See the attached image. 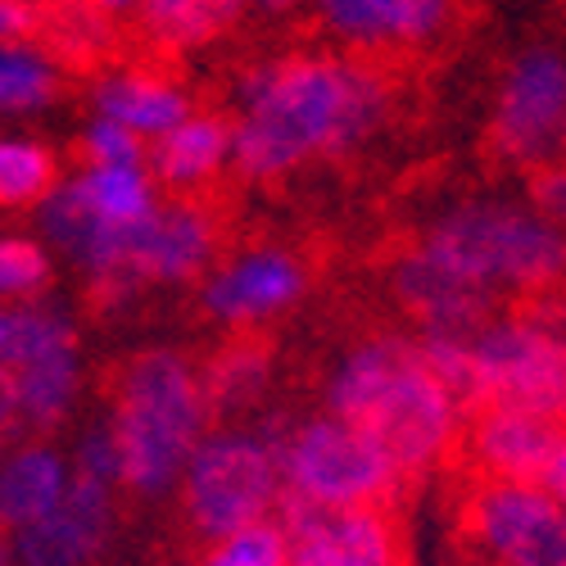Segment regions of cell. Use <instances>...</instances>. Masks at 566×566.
<instances>
[{"label":"cell","mask_w":566,"mask_h":566,"mask_svg":"<svg viewBox=\"0 0 566 566\" xmlns=\"http://www.w3.org/2000/svg\"><path fill=\"white\" fill-rule=\"evenodd\" d=\"M231 168L272 181L358 150L390 114V82L358 55H272L231 82Z\"/></svg>","instance_id":"6da1fadb"},{"label":"cell","mask_w":566,"mask_h":566,"mask_svg":"<svg viewBox=\"0 0 566 566\" xmlns=\"http://www.w3.org/2000/svg\"><path fill=\"white\" fill-rule=\"evenodd\" d=\"M326 408L371 431L403 476L440 462L467 417L453 390L427 367L421 340L408 336L358 340L326 381Z\"/></svg>","instance_id":"7a4b0ae2"},{"label":"cell","mask_w":566,"mask_h":566,"mask_svg":"<svg viewBox=\"0 0 566 566\" xmlns=\"http://www.w3.org/2000/svg\"><path fill=\"white\" fill-rule=\"evenodd\" d=\"M213 403L200 367L177 349H140L114 381L109 427L123 453V485L164 494L186 476L196 449L213 436Z\"/></svg>","instance_id":"3957f363"},{"label":"cell","mask_w":566,"mask_h":566,"mask_svg":"<svg viewBox=\"0 0 566 566\" xmlns=\"http://www.w3.org/2000/svg\"><path fill=\"white\" fill-rule=\"evenodd\" d=\"M417 250L490 300L499 291H544L566 276V227L535 205L499 196L444 209L421 231Z\"/></svg>","instance_id":"277c9868"},{"label":"cell","mask_w":566,"mask_h":566,"mask_svg":"<svg viewBox=\"0 0 566 566\" xmlns=\"http://www.w3.org/2000/svg\"><path fill=\"white\" fill-rule=\"evenodd\" d=\"M281 471H286L291 494L326 512L386 507L403 481V467L386 453V444L336 412L308 417L286 431V440H281Z\"/></svg>","instance_id":"5b68a950"},{"label":"cell","mask_w":566,"mask_h":566,"mask_svg":"<svg viewBox=\"0 0 566 566\" xmlns=\"http://www.w3.org/2000/svg\"><path fill=\"white\" fill-rule=\"evenodd\" d=\"M186 490V516L191 526L222 544L231 535H241L259 522H268V512L281 507L286 494V471H281V453L254 436V431H213L191 467L181 476Z\"/></svg>","instance_id":"8992f818"},{"label":"cell","mask_w":566,"mask_h":566,"mask_svg":"<svg viewBox=\"0 0 566 566\" xmlns=\"http://www.w3.org/2000/svg\"><path fill=\"white\" fill-rule=\"evenodd\" d=\"M471 349L481 381L476 408H526L566 427V336L557 326L544 317H494Z\"/></svg>","instance_id":"52a82bcc"},{"label":"cell","mask_w":566,"mask_h":566,"mask_svg":"<svg viewBox=\"0 0 566 566\" xmlns=\"http://www.w3.org/2000/svg\"><path fill=\"white\" fill-rule=\"evenodd\" d=\"M490 140L507 164L539 172L566 159V55L557 45H531L503 69Z\"/></svg>","instance_id":"ba28073f"},{"label":"cell","mask_w":566,"mask_h":566,"mask_svg":"<svg viewBox=\"0 0 566 566\" xmlns=\"http://www.w3.org/2000/svg\"><path fill=\"white\" fill-rule=\"evenodd\" d=\"M462 516L499 566H566V507L539 485L481 481Z\"/></svg>","instance_id":"9c48e42d"},{"label":"cell","mask_w":566,"mask_h":566,"mask_svg":"<svg viewBox=\"0 0 566 566\" xmlns=\"http://www.w3.org/2000/svg\"><path fill=\"white\" fill-rule=\"evenodd\" d=\"M308 291V268L286 245H250L222 259L200 281V308L222 326H259L295 308Z\"/></svg>","instance_id":"30bf717a"},{"label":"cell","mask_w":566,"mask_h":566,"mask_svg":"<svg viewBox=\"0 0 566 566\" xmlns=\"http://www.w3.org/2000/svg\"><path fill=\"white\" fill-rule=\"evenodd\" d=\"M562 431L566 427H557V421H548L539 412L490 403V408H476L467 421V458L485 481L539 485L553 453H557Z\"/></svg>","instance_id":"8fae6325"},{"label":"cell","mask_w":566,"mask_h":566,"mask_svg":"<svg viewBox=\"0 0 566 566\" xmlns=\"http://www.w3.org/2000/svg\"><path fill=\"white\" fill-rule=\"evenodd\" d=\"M399 304L421 322V336H462L476 340L485 326L494 322V300L481 295L476 286H467L440 263H431L417 245L403 250L390 268Z\"/></svg>","instance_id":"7c38bea8"},{"label":"cell","mask_w":566,"mask_h":566,"mask_svg":"<svg viewBox=\"0 0 566 566\" xmlns=\"http://www.w3.org/2000/svg\"><path fill=\"white\" fill-rule=\"evenodd\" d=\"M218 254V222L213 213L191 200L172 196L146 227V245H140V286H177V281L209 276Z\"/></svg>","instance_id":"4fadbf2b"},{"label":"cell","mask_w":566,"mask_h":566,"mask_svg":"<svg viewBox=\"0 0 566 566\" xmlns=\"http://www.w3.org/2000/svg\"><path fill=\"white\" fill-rule=\"evenodd\" d=\"M313 6L317 19L354 51L427 45L453 14V0H313Z\"/></svg>","instance_id":"5bb4252c"},{"label":"cell","mask_w":566,"mask_h":566,"mask_svg":"<svg viewBox=\"0 0 566 566\" xmlns=\"http://www.w3.org/2000/svg\"><path fill=\"white\" fill-rule=\"evenodd\" d=\"M109 535V490L73 481L69 499L41 516L36 526L14 531V548L23 566H82Z\"/></svg>","instance_id":"9a60e30c"},{"label":"cell","mask_w":566,"mask_h":566,"mask_svg":"<svg viewBox=\"0 0 566 566\" xmlns=\"http://www.w3.org/2000/svg\"><path fill=\"white\" fill-rule=\"evenodd\" d=\"M91 114L114 118L127 132H136L146 146H155L159 136L181 127L196 109L186 86H177L172 77H159L150 69H118L91 86Z\"/></svg>","instance_id":"2e32d148"},{"label":"cell","mask_w":566,"mask_h":566,"mask_svg":"<svg viewBox=\"0 0 566 566\" xmlns=\"http://www.w3.org/2000/svg\"><path fill=\"white\" fill-rule=\"evenodd\" d=\"M82 386L77 349L36 358L28 367L0 371V412H6V431H51L69 417Z\"/></svg>","instance_id":"e0dca14e"},{"label":"cell","mask_w":566,"mask_h":566,"mask_svg":"<svg viewBox=\"0 0 566 566\" xmlns=\"http://www.w3.org/2000/svg\"><path fill=\"white\" fill-rule=\"evenodd\" d=\"M231 118L222 114H191L181 127H172L168 136H159L150 146V177L168 191L186 196V191H200L205 181H213L222 168H231Z\"/></svg>","instance_id":"ac0fdd59"},{"label":"cell","mask_w":566,"mask_h":566,"mask_svg":"<svg viewBox=\"0 0 566 566\" xmlns=\"http://www.w3.org/2000/svg\"><path fill=\"white\" fill-rule=\"evenodd\" d=\"M73 462L51 444H23L10 453L0 476V512L10 531H28L41 516H51L73 490Z\"/></svg>","instance_id":"d6986e66"},{"label":"cell","mask_w":566,"mask_h":566,"mask_svg":"<svg viewBox=\"0 0 566 566\" xmlns=\"http://www.w3.org/2000/svg\"><path fill=\"white\" fill-rule=\"evenodd\" d=\"M60 186L91 222H105V227H140L164 209L159 181L150 177V168H86L82 164Z\"/></svg>","instance_id":"ffe728a7"},{"label":"cell","mask_w":566,"mask_h":566,"mask_svg":"<svg viewBox=\"0 0 566 566\" xmlns=\"http://www.w3.org/2000/svg\"><path fill=\"white\" fill-rule=\"evenodd\" d=\"M245 6L250 0H146L136 19L164 51H196V45L218 41L245 14Z\"/></svg>","instance_id":"44dd1931"},{"label":"cell","mask_w":566,"mask_h":566,"mask_svg":"<svg viewBox=\"0 0 566 566\" xmlns=\"http://www.w3.org/2000/svg\"><path fill=\"white\" fill-rule=\"evenodd\" d=\"M64 349H77V326L69 308H60L55 300L6 304V313H0V363H6V371Z\"/></svg>","instance_id":"7402d4cb"},{"label":"cell","mask_w":566,"mask_h":566,"mask_svg":"<svg viewBox=\"0 0 566 566\" xmlns=\"http://www.w3.org/2000/svg\"><path fill=\"white\" fill-rule=\"evenodd\" d=\"M60 60L36 41L0 51V109L6 118H36L60 101Z\"/></svg>","instance_id":"603a6c76"},{"label":"cell","mask_w":566,"mask_h":566,"mask_svg":"<svg viewBox=\"0 0 566 566\" xmlns=\"http://www.w3.org/2000/svg\"><path fill=\"white\" fill-rule=\"evenodd\" d=\"M205 390H209V403H213V417L218 412H241L250 408L263 390H268V376H272V354L263 340H231L222 345L205 367Z\"/></svg>","instance_id":"cb8c5ba5"},{"label":"cell","mask_w":566,"mask_h":566,"mask_svg":"<svg viewBox=\"0 0 566 566\" xmlns=\"http://www.w3.org/2000/svg\"><path fill=\"white\" fill-rule=\"evenodd\" d=\"M64 177L51 146L36 136H6L0 140V205L6 209H36Z\"/></svg>","instance_id":"d4e9b609"},{"label":"cell","mask_w":566,"mask_h":566,"mask_svg":"<svg viewBox=\"0 0 566 566\" xmlns=\"http://www.w3.org/2000/svg\"><path fill=\"white\" fill-rule=\"evenodd\" d=\"M51 281H55V250L36 231H10L0 241V295H6V304L45 300Z\"/></svg>","instance_id":"484cf974"},{"label":"cell","mask_w":566,"mask_h":566,"mask_svg":"<svg viewBox=\"0 0 566 566\" xmlns=\"http://www.w3.org/2000/svg\"><path fill=\"white\" fill-rule=\"evenodd\" d=\"M41 28L51 36V55L91 60L109 41V14H101L91 0H51L41 10Z\"/></svg>","instance_id":"4316f807"},{"label":"cell","mask_w":566,"mask_h":566,"mask_svg":"<svg viewBox=\"0 0 566 566\" xmlns=\"http://www.w3.org/2000/svg\"><path fill=\"white\" fill-rule=\"evenodd\" d=\"M77 150H82L86 168H146V159H150L146 140L114 118H101V114L86 118V127L77 136Z\"/></svg>","instance_id":"83f0119b"},{"label":"cell","mask_w":566,"mask_h":566,"mask_svg":"<svg viewBox=\"0 0 566 566\" xmlns=\"http://www.w3.org/2000/svg\"><path fill=\"white\" fill-rule=\"evenodd\" d=\"M205 566H291V539L281 531V522H259L241 535L222 539Z\"/></svg>","instance_id":"f1b7e54d"},{"label":"cell","mask_w":566,"mask_h":566,"mask_svg":"<svg viewBox=\"0 0 566 566\" xmlns=\"http://www.w3.org/2000/svg\"><path fill=\"white\" fill-rule=\"evenodd\" d=\"M73 476L77 481H91V485H105L114 490L123 481V453H118V440H114V427H91L77 449H73Z\"/></svg>","instance_id":"f546056e"},{"label":"cell","mask_w":566,"mask_h":566,"mask_svg":"<svg viewBox=\"0 0 566 566\" xmlns=\"http://www.w3.org/2000/svg\"><path fill=\"white\" fill-rule=\"evenodd\" d=\"M531 205H535L544 218H553L557 227H566V159L553 164V168H544V172H535Z\"/></svg>","instance_id":"4dcf8cb0"},{"label":"cell","mask_w":566,"mask_h":566,"mask_svg":"<svg viewBox=\"0 0 566 566\" xmlns=\"http://www.w3.org/2000/svg\"><path fill=\"white\" fill-rule=\"evenodd\" d=\"M36 28H41V6L36 0H0V36H6V45L32 41Z\"/></svg>","instance_id":"1f68e13d"},{"label":"cell","mask_w":566,"mask_h":566,"mask_svg":"<svg viewBox=\"0 0 566 566\" xmlns=\"http://www.w3.org/2000/svg\"><path fill=\"white\" fill-rule=\"evenodd\" d=\"M539 490L553 494V499L566 507V431H562V440H557V453H553V462H548V471H544Z\"/></svg>","instance_id":"d6a6232c"},{"label":"cell","mask_w":566,"mask_h":566,"mask_svg":"<svg viewBox=\"0 0 566 566\" xmlns=\"http://www.w3.org/2000/svg\"><path fill=\"white\" fill-rule=\"evenodd\" d=\"M91 6H96L101 14H109V19H118V14H140L146 0H91Z\"/></svg>","instance_id":"836d02e7"},{"label":"cell","mask_w":566,"mask_h":566,"mask_svg":"<svg viewBox=\"0 0 566 566\" xmlns=\"http://www.w3.org/2000/svg\"><path fill=\"white\" fill-rule=\"evenodd\" d=\"M254 10H263V14H286V10H295L300 0H250Z\"/></svg>","instance_id":"e575fe53"}]
</instances>
